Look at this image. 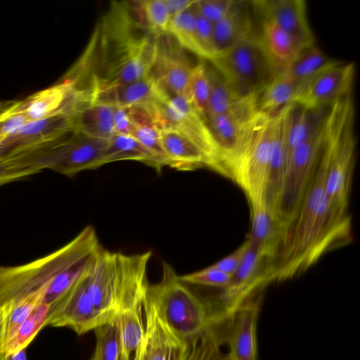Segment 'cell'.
Wrapping results in <instances>:
<instances>
[{"mask_svg":"<svg viewBox=\"0 0 360 360\" xmlns=\"http://www.w3.org/2000/svg\"><path fill=\"white\" fill-rule=\"evenodd\" d=\"M138 4L144 22L152 32L157 36L168 32L171 17L164 0L139 1Z\"/></svg>","mask_w":360,"mask_h":360,"instance_id":"obj_38","label":"cell"},{"mask_svg":"<svg viewBox=\"0 0 360 360\" xmlns=\"http://www.w3.org/2000/svg\"><path fill=\"white\" fill-rule=\"evenodd\" d=\"M108 140L74 131L56 146L40 162L41 170L49 169L66 176H73L101 167Z\"/></svg>","mask_w":360,"mask_h":360,"instance_id":"obj_15","label":"cell"},{"mask_svg":"<svg viewBox=\"0 0 360 360\" xmlns=\"http://www.w3.org/2000/svg\"><path fill=\"white\" fill-rule=\"evenodd\" d=\"M246 241H245L236 250L227 255L214 264L211 265L214 268L232 276L237 269L242 259L244 251L246 248Z\"/></svg>","mask_w":360,"mask_h":360,"instance_id":"obj_44","label":"cell"},{"mask_svg":"<svg viewBox=\"0 0 360 360\" xmlns=\"http://www.w3.org/2000/svg\"><path fill=\"white\" fill-rule=\"evenodd\" d=\"M151 254L126 255L101 248L93 255L86 288L100 326L113 319L124 302L146 291Z\"/></svg>","mask_w":360,"mask_h":360,"instance_id":"obj_3","label":"cell"},{"mask_svg":"<svg viewBox=\"0 0 360 360\" xmlns=\"http://www.w3.org/2000/svg\"><path fill=\"white\" fill-rule=\"evenodd\" d=\"M247 4V1H237L231 12L214 24L213 37L216 55L254 34L250 6Z\"/></svg>","mask_w":360,"mask_h":360,"instance_id":"obj_28","label":"cell"},{"mask_svg":"<svg viewBox=\"0 0 360 360\" xmlns=\"http://www.w3.org/2000/svg\"><path fill=\"white\" fill-rule=\"evenodd\" d=\"M236 3L233 0H196L195 6L200 15L215 24L224 18Z\"/></svg>","mask_w":360,"mask_h":360,"instance_id":"obj_41","label":"cell"},{"mask_svg":"<svg viewBox=\"0 0 360 360\" xmlns=\"http://www.w3.org/2000/svg\"><path fill=\"white\" fill-rule=\"evenodd\" d=\"M5 360H27L25 349L7 356Z\"/></svg>","mask_w":360,"mask_h":360,"instance_id":"obj_46","label":"cell"},{"mask_svg":"<svg viewBox=\"0 0 360 360\" xmlns=\"http://www.w3.org/2000/svg\"><path fill=\"white\" fill-rule=\"evenodd\" d=\"M214 24L197 12L195 44L197 55L207 60L216 55L213 37Z\"/></svg>","mask_w":360,"mask_h":360,"instance_id":"obj_39","label":"cell"},{"mask_svg":"<svg viewBox=\"0 0 360 360\" xmlns=\"http://www.w3.org/2000/svg\"><path fill=\"white\" fill-rule=\"evenodd\" d=\"M183 95L206 122L210 95V80L206 63H199L194 66Z\"/></svg>","mask_w":360,"mask_h":360,"instance_id":"obj_36","label":"cell"},{"mask_svg":"<svg viewBox=\"0 0 360 360\" xmlns=\"http://www.w3.org/2000/svg\"><path fill=\"white\" fill-rule=\"evenodd\" d=\"M75 131L68 102L53 115L30 122L0 145V164L9 181L41 171L40 162Z\"/></svg>","mask_w":360,"mask_h":360,"instance_id":"obj_7","label":"cell"},{"mask_svg":"<svg viewBox=\"0 0 360 360\" xmlns=\"http://www.w3.org/2000/svg\"><path fill=\"white\" fill-rule=\"evenodd\" d=\"M146 295V294H145ZM146 335L141 360H224L216 333L198 343L179 338L160 319L153 304L144 299Z\"/></svg>","mask_w":360,"mask_h":360,"instance_id":"obj_11","label":"cell"},{"mask_svg":"<svg viewBox=\"0 0 360 360\" xmlns=\"http://www.w3.org/2000/svg\"><path fill=\"white\" fill-rule=\"evenodd\" d=\"M354 76V63L338 61L310 79L292 103L312 111L326 108L352 91Z\"/></svg>","mask_w":360,"mask_h":360,"instance_id":"obj_17","label":"cell"},{"mask_svg":"<svg viewBox=\"0 0 360 360\" xmlns=\"http://www.w3.org/2000/svg\"><path fill=\"white\" fill-rule=\"evenodd\" d=\"M8 179L6 178V176L4 173V171L3 169V168L1 167V165H0V185L3 184H6L8 183Z\"/></svg>","mask_w":360,"mask_h":360,"instance_id":"obj_47","label":"cell"},{"mask_svg":"<svg viewBox=\"0 0 360 360\" xmlns=\"http://www.w3.org/2000/svg\"><path fill=\"white\" fill-rule=\"evenodd\" d=\"M261 304L260 295L250 299L229 318V354L226 360H257L256 329Z\"/></svg>","mask_w":360,"mask_h":360,"instance_id":"obj_19","label":"cell"},{"mask_svg":"<svg viewBox=\"0 0 360 360\" xmlns=\"http://www.w3.org/2000/svg\"><path fill=\"white\" fill-rule=\"evenodd\" d=\"M257 96L246 98L228 112L207 119L216 149L214 170L228 176L249 124L257 111Z\"/></svg>","mask_w":360,"mask_h":360,"instance_id":"obj_14","label":"cell"},{"mask_svg":"<svg viewBox=\"0 0 360 360\" xmlns=\"http://www.w3.org/2000/svg\"><path fill=\"white\" fill-rule=\"evenodd\" d=\"M338 62L328 57L314 44L302 49L281 75L306 84L313 77Z\"/></svg>","mask_w":360,"mask_h":360,"instance_id":"obj_31","label":"cell"},{"mask_svg":"<svg viewBox=\"0 0 360 360\" xmlns=\"http://www.w3.org/2000/svg\"><path fill=\"white\" fill-rule=\"evenodd\" d=\"M134 6L112 2L97 24L84 53L62 79L72 84L73 92L86 94L149 75L159 36Z\"/></svg>","mask_w":360,"mask_h":360,"instance_id":"obj_1","label":"cell"},{"mask_svg":"<svg viewBox=\"0 0 360 360\" xmlns=\"http://www.w3.org/2000/svg\"><path fill=\"white\" fill-rule=\"evenodd\" d=\"M91 259L77 281L50 307L45 326L68 327L79 335L100 326L86 288Z\"/></svg>","mask_w":360,"mask_h":360,"instance_id":"obj_16","label":"cell"},{"mask_svg":"<svg viewBox=\"0 0 360 360\" xmlns=\"http://www.w3.org/2000/svg\"><path fill=\"white\" fill-rule=\"evenodd\" d=\"M112 120L115 134L131 136L134 124L130 117L128 108L112 107Z\"/></svg>","mask_w":360,"mask_h":360,"instance_id":"obj_43","label":"cell"},{"mask_svg":"<svg viewBox=\"0 0 360 360\" xmlns=\"http://www.w3.org/2000/svg\"><path fill=\"white\" fill-rule=\"evenodd\" d=\"M210 62L242 98L258 95L276 77L255 34L217 53Z\"/></svg>","mask_w":360,"mask_h":360,"instance_id":"obj_10","label":"cell"},{"mask_svg":"<svg viewBox=\"0 0 360 360\" xmlns=\"http://www.w3.org/2000/svg\"><path fill=\"white\" fill-rule=\"evenodd\" d=\"M259 19L271 21L294 38L302 49L315 44L314 36L303 0H259L250 1Z\"/></svg>","mask_w":360,"mask_h":360,"instance_id":"obj_18","label":"cell"},{"mask_svg":"<svg viewBox=\"0 0 360 360\" xmlns=\"http://www.w3.org/2000/svg\"><path fill=\"white\" fill-rule=\"evenodd\" d=\"M161 279L148 284L145 297L162 321L181 339L195 344L215 330L227 319L214 312L179 279L167 262L162 264Z\"/></svg>","mask_w":360,"mask_h":360,"instance_id":"obj_5","label":"cell"},{"mask_svg":"<svg viewBox=\"0 0 360 360\" xmlns=\"http://www.w3.org/2000/svg\"><path fill=\"white\" fill-rule=\"evenodd\" d=\"M325 168L319 160L314 179L287 231L275 264V280L304 272L319 258L350 239V218L342 215L329 200L324 186Z\"/></svg>","mask_w":360,"mask_h":360,"instance_id":"obj_2","label":"cell"},{"mask_svg":"<svg viewBox=\"0 0 360 360\" xmlns=\"http://www.w3.org/2000/svg\"><path fill=\"white\" fill-rule=\"evenodd\" d=\"M304 84L280 75L274 77L258 94L257 111L271 115L282 107L291 103Z\"/></svg>","mask_w":360,"mask_h":360,"instance_id":"obj_30","label":"cell"},{"mask_svg":"<svg viewBox=\"0 0 360 360\" xmlns=\"http://www.w3.org/2000/svg\"><path fill=\"white\" fill-rule=\"evenodd\" d=\"M259 20L260 29L256 35L277 77L285 72L302 49L278 25L266 20Z\"/></svg>","mask_w":360,"mask_h":360,"instance_id":"obj_24","label":"cell"},{"mask_svg":"<svg viewBox=\"0 0 360 360\" xmlns=\"http://www.w3.org/2000/svg\"><path fill=\"white\" fill-rule=\"evenodd\" d=\"M231 276L224 273L212 266L202 270L179 276L184 283L225 288L230 283Z\"/></svg>","mask_w":360,"mask_h":360,"instance_id":"obj_40","label":"cell"},{"mask_svg":"<svg viewBox=\"0 0 360 360\" xmlns=\"http://www.w3.org/2000/svg\"><path fill=\"white\" fill-rule=\"evenodd\" d=\"M355 108L352 91L326 108L321 160L324 186L332 205L348 215L350 186L355 159Z\"/></svg>","mask_w":360,"mask_h":360,"instance_id":"obj_4","label":"cell"},{"mask_svg":"<svg viewBox=\"0 0 360 360\" xmlns=\"http://www.w3.org/2000/svg\"><path fill=\"white\" fill-rule=\"evenodd\" d=\"M122 160H134L144 163L160 172L167 166L166 161L151 152L131 136L114 134L108 140L101 165Z\"/></svg>","mask_w":360,"mask_h":360,"instance_id":"obj_29","label":"cell"},{"mask_svg":"<svg viewBox=\"0 0 360 360\" xmlns=\"http://www.w3.org/2000/svg\"><path fill=\"white\" fill-rule=\"evenodd\" d=\"M51 306L45 302L37 305L20 325L3 349L4 360L11 354L24 350L38 332L45 326Z\"/></svg>","mask_w":360,"mask_h":360,"instance_id":"obj_33","label":"cell"},{"mask_svg":"<svg viewBox=\"0 0 360 360\" xmlns=\"http://www.w3.org/2000/svg\"><path fill=\"white\" fill-rule=\"evenodd\" d=\"M325 108L312 111L295 103H289L286 124L288 158L292 151L309 136Z\"/></svg>","mask_w":360,"mask_h":360,"instance_id":"obj_32","label":"cell"},{"mask_svg":"<svg viewBox=\"0 0 360 360\" xmlns=\"http://www.w3.org/2000/svg\"><path fill=\"white\" fill-rule=\"evenodd\" d=\"M157 84L148 75L141 79L125 84L113 86L78 94L92 103L111 107L129 108L146 104L153 96Z\"/></svg>","mask_w":360,"mask_h":360,"instance_id":"obj_26","label":"cell"},{"mask_svg":"<svg viewBox=\"0 0 360 360\" xmlns=\"http://www.w3.org/2000/svg\"><path fill=\"white\" fill-rule=\"evenodd\" d=\"M195 3L186 10L171 18L168 32L176 39L181 47L197 55L195 44L197 11Z\"/></svg>","mask_w":360,"mask_h":360,"instance_id":"obj_37","label":"cell"},{"mask_svg":"<svg viewBox=\"0 0 360 360\" xmlns=\"http://www.w3.org/2000/svg\"><path fill=\"white\" fill-rule=\"evenodd\" d=\"M72 94V84L65 79L11 103L5 111L25 115L30 122L46 118L61 110Z\"/></svg>","mask_w":360,"mask_h":360,"instance_id":"obj_22","label":"cell"},{"mask_svg":"<svg viewBox=\"0 0 360 360\" xmlns=\"http://www.w3.org/2000/svg\"><path fill=\"white\" fill-rule=\"evenodd\" d=\"M240 262L221 295V311L229 318L243 304L260 295L269 283L275 281V263L246 240Z\"/></svg>","mask_w":360,"mask_h":360,"instance_id":"obj_13","label":"cell"},{"mask_svg":"<svg viewBox=\"0 0 360 360\" xmlns=\"http://www.w3.org/2000/svg\"><path fill=\"white\" fill-rule=\"evenodd\" d=\"M145 294L124 302L117 313L119 333L124 360H133L144 341Z\"/></svg>","mask_w":360,"mask_h":360,"instance_id":"obj_25","label":"cell"},{"mask_svg":"<svg viewBox=\"0 0 360 360\" xmlns=\"http://www.w3.org/2000/svg\"><path fill=\"white\" fill-rule=\"evenodd\" d=\"M326 109L309 136L290 154L279 190L271 202L286 233L316 175L323 143Z\"/></svg>","mask_w":360,"mask_h":360,"instance_id":"obj_8","label":"cell"},{"mask_svg":"<svg viewBox=\"0 0 360 360\" xmlns=\"http://www.w3.org/2000/svg\"><path fill=\"white\" fill-rule=\"evenodd\" d=\"M8 103L0 101V114L8 106Z\"/></svg>","mask_w":360,"mask_h":360,"instance_id":"obj_48","label":"cell"},{"mask_svg":"<svg viewBox=\"0 0 360 360\" xmlns=\"http://www.w3.org/2000/svg\"><path fill=\"white\" fill-rule=\"evenodd\" d=\"M141 349L139 350V352L135 355L134 358L133 359V360H141Z\"/></svg>","mask_w":360,"mask_h":360,"instance_id":"obj_49","label":"cell"},{"mask_svg":"<svg viewBox=\"0 0 360 360\" xmlns=\"http://www.w3.org/2000/svg\"><path fill=\"white\" fill-rule=\"evenodd\" d=\"M207 69L210 80L207 119L228 112L246 98L238 96L212 65Z\"/></svg>","mask_w":360,"mask_h":360,"instance_id":"obj_35","label":"cell"},{"mask_svg":"<svg viewBox=\"0 0 360 360\" xmlns=\"http://www.w3.org/2000/svg\"><path fill=\"white\" fill-rule=\"evenodd\" d=\"M68 106L73 117L75 131L105 140L115 134L111 106L92 103L75 94H72Z\"/></svg>","mask_w":360,"mask_h":360,"instance_id":"obj_21","label":"cell"},{"mask_svg":"<svg viewBox=\"0 0 360 360\" xmlns=\"http://www.w3.org/2000/svg\"><path fill=\"white\" fill-rule=\"evenodd\" d=\"M171 17L183 12L191 6L195 0H164Z\"/></svg>","mask_w":360,"mask_h":360,"instance_id":"obj_45","label":"cell"},{"mask_svg":"<svg viewBox=\"0 0 360 360\" xmlns=\"http://www.w3.org/2000/svg\"><path fill=\"white\" fill-rule=\"evenodd\" d=\"M193 68L176 47L166 51L158 44L157 56L149 75L167 93L183 95Z\"/></svg>","mask_w":360,"mask_h":360,"instance_id":"obj_23","label":"cell"},{"mask_svg":"<svg viewBox=\"0 0 360 360\" xmlns=\"http://www.w3.org/2000/svg\"><path fill=\"white\" fill-rule=\"evenodd\" d=\"M272 124L273 115L256 112L229 170L228 176L242 188L250 202L266 199Z\"/></svg>","mask_w":360,"mask_h":360,"instance_id":"obj_9","label":"cell"},{"mask_svg":"<svg viewBox=\"0 0 360 360\" xmlns=\"http://www.w3.org/2000/svg\"><path fill=\"white\" fill-rule=\"evenodd\" d=\"M96 231L85 227L56 251L30 263L0 267V314L24 297L48 286L61 271L101 248Z\"/></svg>","mask_w":360,"mask_h":360,"instance_id":"obj_6","label":"cell"},{"mask_svg":"<svg viewBox=\"0 0 360 360\" xmlns=\"http://www.w3.org/2000/svg\"><path fill=\"white\" fill-rule=\"evenodd\" d=\"M251 229L248 243L276 261L286 231L272 204L267 199L250 202Z\"/></svg>","mask_w":360,"mask_h":360,"instance_id":"obj_20","label":"cell"},{"mask_svg":"<svg viewBox=\"0 0 360 360\" xmlns=\"http://www.w3.org/2000/svg\"><path fill=\"white\" fill-rule=\"evenodd\" d=\"M145 106L160 130H176L188 136L205 154L208 167L214 169L216 149L207 122L184 95L168 94L157 86Z\"/></svg>","mask_w":360,"mask_h":360,"instance_id":"obj_12","label":"cell"},{"mask_svg":"<svg viewBox=\"0 0 360 360\" xmlns=\"http://www.w3.org/2000/svg\"><path fill=\"white\" fill-rule=\"evenodd\" d=\"M96 345L89 360H124L117 314L94 330Z\"/></svg>","mask_w":360,"mask_h":360,"instance_id":"obj_34","label":"cell"},{"mask_svg":"<svg viewBox=\"0 0 360 360\" xmlns=\"http://www.w3.org/2000/svg\"><path fill=\"white\" fill-rule=\"evenodd\" d=\"M160 135L169 167L190 171L209 166L202 149L184 134L173 129H162L160 130Z\"/></svg>","mask_w":360,"mask_h":360,"instance_id":"obj_27","label":"cell"},{"mask_svg":"<svg viewBox=\"0 0 360 360\" xmlns=\"http://www.w3.org/2000/svg\"><path fill=\"white\" fill-rule=\"evenodd\" d=\"M29 120L22 114L9 113L5 110L0 114V145L17 133Z\"/></svg>","mask_w":360,"mask_h":360,"instance_id":"obj_42","label":"cell"}]
</instances>
